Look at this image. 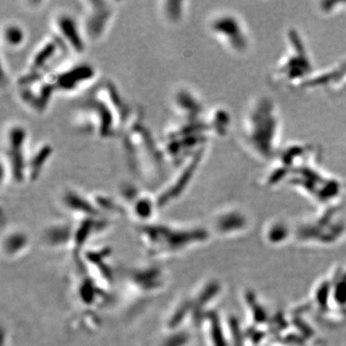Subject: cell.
I'll use <instances>...</instances> for the list:
<instances>
[{
    "label": "cell",
    "instance_id": "cell-1",
    "mask_svg": "<svg viewBox=\"0 0 346 346\" xmlns=\"http://www.w3.org/2000/svg\"><path fill=\"white\" fill-rule=\"evenodd\" d=\"M243 132V140L257 157H272L279 140V118L271 99L253 102L245 113Z\"/></svg>",
    "mask_w": 346,
    "mask_h": 346
},
{
    "label": "cell",
    "instance_id": "cell-2",
    "mask_svg": "<svg viewBox=\"0 0 346 346\" xmlns=\"http://www.w3.org/2000/svg\"><path fill=\"white\" fill-rule=\"evenodd\" d=\"M211 29L233 52L244 53L249 48V36L242 19L235 15H219L213 19Z\"/></svg>",
    "mask_w": 346,
    "mask_h": 346
},
{
    "label": "cell",
    "instance_id": "cell-3",
    "mask_svg": "<svg viewBox=\"0 0 346 346\" xmlns=\"http://www.w3.org/2000/svg\"><path fill=\"white\" fill-rule=\"evenodd\" d=\"M25 140V131L19 126L13 127L8 135V159L10 169L16 181L20 182L24 176V159L22 147Z\"/></svg>",
    "mask_w": 346,
    "mask_h": 346
},
{
    "label": "cell",
    "instance_id": "cell-4",
    "mask_svg": "<svg viewBox=\"0 0 346 346\" xmlns=\"http://www.w3.org/2000/svg\"><path fill=\"white\" fill-rule=\"evenodd\" d=\"M92 76H94V70L92 67L89 66H78L57 76L55 86L61 90L70 91L92 78Z\"/></svg>",
    "mask_w": 346,
    "mask_h": 346
},
{
    "label": "cell",
    "instance_id": "cell-5",
    "mask_svg": "<svg viewBox=\"0 0 346 346\" xmlns=\"http://www.w3.org/2000/svg\"><path fill=\"white\" fill-rule=\"evenodd\" d=\"M200 156H201V150L197 151L194 160L190 161V163L187 165V168L181 172V174L179 175V177L176 180V182L173 184V186L169 187V189L163 196H161L159 199L161 204L167 203L168 201H169V199L178 197L181 194V191L187 186L188 181L190 180L191 175L194 174L197 164H198V161L200 159Z\"/></svg>",
    "mask_w": 346,
    "mask_h": 346
},
{
    "label": "cell",
    "instance_id": "cell-6",
    "mask_svg": "<svg viewBox=\"0 0 346 346\" xmlns=\"http://www.w3.org/2000/svg\"><path fill=\"white\" fill-rule=\"evenodd\" d=\"M93 9L87 20L88 32L92 37H97L102 32L106 21L111 15L110 7L104 6L105 2H92Z\"/></svg>",
    "mask_w": 346,
    "mask_h": 346
},
{
    "label": "cell",
    "instance_id": "cell-7",
    "mask_svg": "<svg viewBox=\"0 0 346 346\" xmlns=\"http://www.w3.org/2000/svg\"><path fill=\"white\" fill-rule=\"evenodd\" d=\"M57 25L64 41L68 42L75 51H83L84 43L80 37V34L78 33L77 25L73 19L66 15H63L58 19Z\"/></svg>",
    "mask_w": 346,
    "mask_h": 346
},
{
    "label": "cell",
    "instance_id": "cell-8",
    "mask_svg": "<svg viewBox=\"0 0 346 346\" xmlns=\"http://www.w3.org/2000/svg\"><path fill=\"white\" fill-rule=\"evenodd\" d=\"M52 149L50 145H44L37 153L33 156L29 165V176L30 179L35 180L40 175L43 167L45 166L47 159L51 155Z\"/></svg>",
    "mask_w": 346,
    "mask_h": 346
},
{
    "label": "cell",
    "instance_id": "cell-9",
    "mask_svg": "<svg viewBox=\"0 0 346 346\" xmlns=\"http://www.w3.org/2000/svg\"><path fill=\"white\" fill-rule=\"evenodd\" d=\"M175 100L179 108L187 113L194 114L196 112H199L200 110V105L187 92H179V94L175 97Z\"/></svg>",
    "mask_w": 346,
    "mask_h": 346
},
{
    "label": "cell",
    "instance_id": "cell-10",
    "mask_svg": "<svg viewBox=\"0 0 346 346\" xmlns=\"http://www.w3.org/2000/svg\"><path fill=\"white\" fill-rule=\"evenodd\" d=\"M56 50V45L52 43H48L45 47H43L33 59L32 63V70H37V68L42 67L47 62V60L53 55V53Z\"/></svg>",
    "mask_w": 346,
    "mask_h": 346
},
{
    "label": "cell",
    "instance_id": "cell-11",
    "mask_svg": "<svg viewBox=\"0 0 346 346\" xmlns=\"http://www.w3.org/2000/svg\"><path fill=\"white\" fill-rule=\"evenodd\" d=\"M23 31L17 25H9L4 30V39L11 46H18L23 41Z\"/></svg>",
    "mask_w": 346,
    "mask_h": 346
},
{
    "label": "cell",
    "instance_id": "cell-12",
    "mask_svg": "<svg viewBox=\"0 0 346 346\" xmlns=\"http://www.w3.org/2000/svg\"><path fill=\"white\" fill-rule=\"evenodd\" d=\"M182 2H176V1H169L166 3V11L167 14L169 15V19L176 20L181 17V12L182 9L180 5Z\"/></svg>",
    "mask_w": 346,
    "mask_h": 346
}]
</instances>
